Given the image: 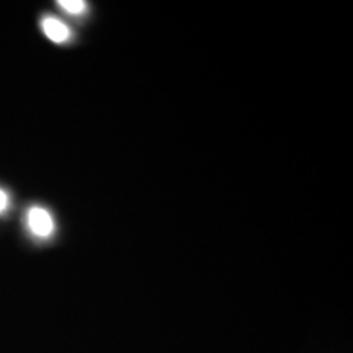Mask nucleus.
I'll list each match as a JSON object with an SVG mask.
<instances>
[{"label": "nucleus", "instance_id": "f257e3e1", "mask_svg": "<svg viewBox=\"0 0 353 353\" xmlns=\"http://www.w3.org/2000/svg\"><path fill=\"white\" fill-rule=\"evenodd\" d=\"M26 228L38 239H48L54 232V219L43 206H32L26 211Z\"/></svg>", "mask_w": 353, "mask_h": 353}, {"label": "nucleus", "instance_id": "f03ea898", "mask_svg": "<svg viewBox=\"0 0 353 353\" xmlns=\"http://www.w3.org/2000/svg\"><path fill=\"white\" fill-rule=\"evenodd\" d=\"M41 30L44 33V37L48 39H51L52 43L56 44H63L68 43L70 38V30L69 26L61 21L56 17H44L41 20Z\"/></svg>", "mask_w": 353, "mask_h": 353}, {"label": "nucleus", "instance_id": "7ed1b4c3", "mask_svg": "<svg viewBox=\"0 0 353 353\" xmlns=\"http://www.w3.org/2000/svg\"><path fill=\"white\" fill-rule=\"evenodd\" d=\"M57 6L70 15H81L87 10V2H83V0H59Z\"/></svg>", "mask_w": 353, "mask_h": 353}, {"label": "nucleus", "instance_id": "20e7f679", "mask_svg": "<svg viewBox=\"0 0 353 353\" xmlns=\"http://www.w3.org/2000/svg\"><path fill=\"white\" fill-rule=\"evenodd\" d=\"M8 206H10V196H8V193L6 190L0 188V214H3L6 211L8 210Z\"/></svg>", "mask_w": 353, "mask_h": 353}]
</instances>
